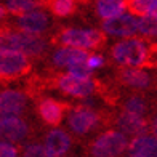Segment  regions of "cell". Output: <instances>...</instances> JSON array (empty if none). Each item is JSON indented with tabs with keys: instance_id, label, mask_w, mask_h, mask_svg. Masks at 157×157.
Segmentation results:
<instances>
[{
	"instance_id": "27",
	"label": "cell",
	"mask_w": 157,
	"mask_h": 157,
	"mask_svg": "<svg viewBox=\"0 0 157 157\" xmlns=\"http://www.w3.org/2000/svg\"><path fill=\"white\" fill-rule=\"evenodd\" d=\"M103 64H104V58H103L101 55H90L88 59H87V66H88L91 71L101 67Z\"/></svg>"
},
{
	"instance_id": "18",
	"label": "cell",
	"mask_w": 157,
	"mask_h": 157,
	"mask_svg": "<svg viewBox=\"0 0 157 157\" xmlns=\"http://www.w3.org/2000/svg\"><path fill=\"white\" fill-rule=\"evenodd\" d=\"M95 10L99 18L108 21V19L124 15L127 10V2H120V0H99V2L95 3Z\"/></svg>"
},
{
	"instance_id": "6",
	"label": "cell",
	"mask_w": 157,
	"mask_h": 157,
	"mask_svg": "<svg viewBox=\"0 0 157 157\" xmlns=\"http://www.w3.org/2000/svg\"><path fill=\"white\" fill-rule=\"evenodd\" d=\"M50 26H52V18L45 10H34L29 11L26 15L16 16L15 19L10 21L8 29L13 27V31H19V32H26V34H32V35H42L45 34Z\"/></svg>"
},
{
	"instance_id": "29",
	"label": "cell",
	"mask_w": 157,
	"mask_h": 157,
	"mask_svg": "<svg viewBox=\"0 0 157 157\" xmlns=\"http://www.w3.org/2000/svg\"><path fill=\"white\" fill-rule=\"evenodd\" d=\"M5 16H6V11H5V8H3V6L0 5V21H2Z\"/></svg>"
},
{
	"instance_id": "22",
	"label": "cell",
	"mask_w": 157,
	"mask_h": 157,
	"mask_svg": "<svg viewBox=\"0 0 157 157\" xmlns=\"http://www.w3.org/2000/svg\"><path fill=\"white\" fill-rule=\"evenodd\" d=\"M42 6V2H34V0H10L5 3V11L11 13L15 16L26 15L29 11L39 10Z\"/></svg>"
},
{
	"instance_id": "31",
	"label": "cell",
	"mask_w": 157,
	"mask_h": 157,
	"mask_svg": "<svg viewBox=\"0 0 157 157\" xmlns=\"http://www.w3.org/2000/svg\"><path fill=\"white\" fill-rule=\"evenodd\" d=\"M127 157H128V155H127Z\"/></svg>"
},
{
	"instance_id": "1",
	"label": "cell",
	"mask_w": 157,
	"mask_h": 157,
	"mask_svg": "<svg viewBox=\"0 0 157 157\" xmlns=\"http://www.w3.org/2000/svg\"><path fill=\"white\" fill-rule=\"evenodd\" d=\"M48 40L44 35H32L8 27L0 29V52H15L27 58H40L48 52Z\"/></svg>"
},
{
	"instance_id": "9",
	"label": "cell",
	"mask_w": 157,
	"mask_h": 157,
	"mask_svg": "<svg viewBox=\"0 0 157 157\" xmlns=\"http://www.w3.org/2000/svg\"><path fill=\"white\" fill-rule=\"evenodd\" d=\"M101 31L104 34L116 35V37L135 39V35H138V16L125 11L124 15H120L117 18L103 21Z\"/></svg>"
},
{
	"instance_id": "10",
	"label": "cell",
	"mask_w": 157,
	"mask_h": 157,
	"mask_svg": "<svg viewBox=\"0 0 157 157\" xmlns=\"http://www.w3.org/2000/svg\"><path fill=\"white\" fill-rule=\"evenodd\" d=\"M31 59L15 52H0V78H16L29 72Z\"/></svg>"
},
{
	"instance_id": "7",
	"label": "cell",
	"mask_w": 157,
	"mask_h": 157,
	"mask_svg": "<svg viewBox=\"0 0 157 157\" xmlns=\"http://www.w3.org/2000/svg\"><path fill=\"white\" fill-rule=\"evenodd\" d=\"M55 87L64 95L74 98H88L98 91V82L93 78H80L71 74H61L53 80Z\"/></svg>"
},
{
	"instance_id": "14",
	"label": "cell",
	"mask_w": 157,
	"mask_h": 157,
	"mask_svg": "<svg viewBox=\"0 0 157 157\" xmlns=\"http://www.w3.org/2000/svg\"><path fill=\"white\" fill-rule=\"evenodd\" d=\"M116 125H117V132H120L125 136H141V135H146L147 132V122L146 119L138 117V116H133V114H128L125 111H122L116 117Z\"/></svg>"
},
{
	"instance_id": "15",
	"label": "cell",
	"mask_w": 157,
	"mask_h": 157,
	"mask_svg": "<svg viewBox=\"0 0 157 157\" xmlns=\"http://www.w3.org/2000/svg\"><path fill=\"white\" fill-rule=\"evenodd\" d=\"M119 80L122 82L125 87H128V88L146 90V88L151 87L152 77L144 69H140V67H124L119 72Z\"/></svg>"
},
{
	"instance_id": "30",
	"label": "cell",
	"mask_w": 157,
	"mask_h": 157,
	"mask_svg": "<svg viewBox=\"0 0 157 157\" xmlns=\"http://www.w3.org/2000/svg\"><path fill=\"white\" fill-rule=\"evenodd\" d=\"M154 59H155V64H157V50H155V55H154Z\"/></svg>"
},
{
	"instance_id": "26",
	"label": "cell",
	"mask_w": 157,
	"mask_h": 157,
	"mask_svg": "<svg viewBox=\"0 0 157 157\" xmlns=\"http://www.w3.org/2000/svg\"><path fill=\"white\" fill-rule=\"evenodd\" d=\"M0 157H19V151L15 144L0 141Z\"/></svg>"
},
{
	"instance_id": "24",
	"label": "cell",
	"mask_w": 157,
	"mask_h": 157,
	"mask_svg": "<svg viewBox=\"0 0 157 157\" xmlns=\"http://www.w3.org/2000/svg\"><path fill=\"white\" fill-rule=\"evenodd\" d=\"M23 157H53L39 141H27L23 147Z\"/></svg>"
},
{
	"instance_id": "3",
	"label": "cell",
	"mask_w": 157,
	"mask_h": 157,
	"mask_svg": "<svg viewBox=\"0 0 157 157\" xmlns=\"http://www.w3.org/2000/svg\"><path fill=\"white\" fill-rule=\"evenodd\" d=\"M112 59L125 67H141L149 59V52L141 39H124L111 48Z\"/></svg>"
},
{
	"instance_id": "23",
	"label": "cell",
	"mask_w": 157,
	"mask_h": 157,
	"mask_svg": "<svg viewBox=\"0 0 157 157\" xmlns=\"http://www.w3.org/2000/svg\"><path fill=\"white\" fill-rule=\"evenodd\" d=\"M138 34L147 39H157V16H138Z\"/></svg>"
},
{
	"instance_id": "25",
	"label": "cell",
	"mask_w": 157,
	"mask_h": 157,
	"mask_svg": "<svg viewBox=\"0 0 157 157\" xmlns=\"http://www.w3.org/2000/svg\"><path fill=\"white\" fill-rule=\"evenodd\" d=\"M67 74L80 77V78H91V69L87 66V61L75 63V64H71L67 67Z\"/></svg>"
},
{
	"instance_id": "11",
	"label": "cell",
	"mask_w": 157,
	"mask_h": 157,
	"mask_svg": "<svg viewBox=\"0 0 157 157\" xmlns=\"http://www.w3.org/2000/svg\"><path fill=\"white\" fill-rule=\"evenodd\" d=\"M27 95L19 90H3L0 91V119L3 117H21L29 109Z\"/></svg>"
},
{
	"instance_id": "16",
	"label": "cell",
	"mask_w": 157,
	"mask_h": 157,
	"mask_svg": "<svg viewBox=\"0 0 157 157\" xmlns=\"http://www.w3.org/2000/svg\"><path fill=\"white\" fill-rule=\"evenodd\" d=\"M128 157H157V138L154 135H141L128 143Z\"/></svg>"
},
{
	"instance_id": "17",
	"label": "cell",
	"mask_w": 157,
	"mask_h": 157,
	"mask_svg": "<svg viewBox=\"0 0 157 157\" xmlns=\"http://www.w3.org/2000/svg\"><path fill=\"white\" fill-rule=\"evenodd\" d=\"M88 53L83 52V50H77V48H67V47H63L58 48L52 56V61L55 66L58 67H69L71 64H75V63H83L88 59Z\"/></svg>"
},
{
	"instance_id": "4",
	"label": "cell",
	"mask_w": 157,
	"mask_h": 157,
	"mask_svg": "<svg viewBox=\"0 0 157 157\" xmlns=\"http://www.w3.org/2000/svg\"><path fill=\"white\" fill-rule=\"evenodd\" d=\"M128 138L117 130L99 133L87 147L88 157H120L128 147Z\"/></svg>"
},
{
	"instance_id": "28",
	"label": "cell",
	"mask_w": 157,
	"mask_h": 157,
	"mask_svg": "<svg viewBox=\"0 0 157 157\" xmlns=\"http://www.w3.org/2000/svg\"><path fill=\"white\" fill-rule=\"evenodd\" d=\"M151 128H152V133H154V136L157 138V116H154V119H152Z\"/></svg>"
},
{
	"instance_id": "19",
	"label": "cell",
	"mask_w": 157,
	"mask_h": 157,
	"mask_svg": "<svg viewBox=\"0 0 157 157\" xmlns=\"http://www.w3.org/2000/svg\"><path fill=\"white\" fill-rule=\"evenodd\" d=\"M124 111L144 119L146 114L149 112V101L143 95H132L124 101Z\"/></svg>"
},
{
	"instance_id": "2",
	"label": "cell",
	"mask_w": 157,
	"mask_h": 157,
	"mask_svg": "<svg viewBox=\"0 0 157 157\" xmlns=\"http://www.w3.org/2000/svg\"><path fill=\"white\" fill-rule=\"evenodd\" d=\"M55 44L77 50H96L106 44V34L98 29H82V27H67L53 37Z\"/></svg>"
},
{
	"instance_id": "8",
	"label": "cell",
	"mask_w": 157,
	"mask_h": 157,
	"mask_svg": "<svg viewBox=\"0 0 157 157\" xmlns=\"http://www.w3.org/2000/svg\"><path fill=\"white\" fill-rule=\"evenodd\" d=\"M32 135V127L23 117H3L0 119V141L10 144L26 143Z\"/></svg>"
},
{
	"instance_id": "12",
	"label": "cell",
	"mask_w": 157,
	"mask_h": 157,
	"mask_svg": "<svg viewBox=\"0 0 157 157\" xmlns=\"http://www.w3.org/2000/svg\"><path fill=\"white\" fill-rule=\"evenodd\" d=\"M42 146L47 149L48 154L53 157H67L74 147V141L66 130L61 128H52L44 135Z\"/></svg>"
},
{
	"instance_id": "13",
	"label": "cell",
	"mask_w": 157,
	"mask_h": 157,
	"mask_svg": "<svg viewBox=\"0 0 157 157\" xmlns=\"http://www.w3.org/2000/svg\"><path fill=\"white\" fill-rule=\"evenodd\" d=\"M66 111L67 106L55 98H42L37 103V114L40 120L50 127H58L63 122Z\"/></svg>"
},
{
	"instance_id": "5",
	"label": "cell",
	"mask_w": 157,
	"mask_h": 157,
	"mask_svg": "<svg viewBox=\"0 0 157 157\" xmlns=\"http://www.w3.org/2000/svg\"><path fill=\"white\" fill-rule=\"evenodd\" d=\"M67 128L72 132L75 136L85 138L93 135L99 125H101V116L95 109H90L87 106H75V108L67 111L66 116Z\"/></svg>"
},
{
	"instance_id": "20",
	"label": "cell",
	"mask_w": 157,
	"mask_h": 157,
	"mask_svg": "<svg viewBox=\"0 0 157 157\" xmlns=\"http://www.w3.org/2000/svg\"><path fill=\"white\" fill-rule=\"evenodd\" d=\"M42 6H45L53 16H58V18L71 16L77 10V3L72 2V0H55V2L42 3Z\"/></svg>"
},
{
	"instance_id": "21",
	"label": "cell",
	"mask_w": 157,
	"mask_h": 157,
	"mask_svg": "<svg viewBox=\"0 0 157 157\" xmlns=\"http://www.w3.org/2000/svg\"><path fill=\"white\" fill-rule=\"evenodd\" d=\"M127 8L135 16H157V0H133L127 2Z\"/></svg>"
}]
</instances>
